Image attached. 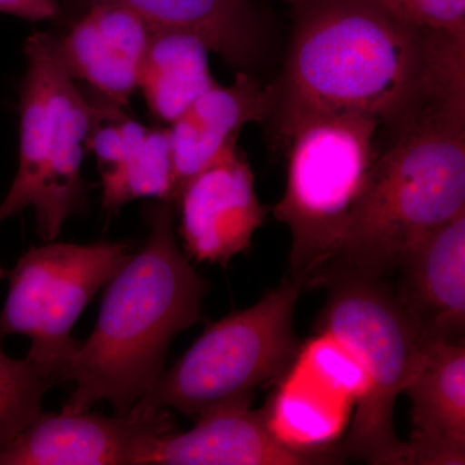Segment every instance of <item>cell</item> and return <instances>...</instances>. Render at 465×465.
I'll return each mask as SVG.
<instances>
[{
  "mask_svg": "<svg viewBox=\"0 0 465 465\" xmlns=\"http://www.w3.org/2000/svg\"><path fill=\"white\" fill-rule=\"evenodd\" d=\"M128 253V244L119 242L51 241L26 251L7 273L0 341L12 335L29 338L27 360L52 387L57 385L58 374L81 344L73 339V327Z\"/></svg>",
  "mask_w": 465,
  "mask_h": 465,
  "instance_id": "8",
  "label": "cell"
},
{
  "mask_svg": "<svg viewBox=\"0 0 465 465\" xmlns=\"http://www.w3.org/2000/svg\"><path fill=\"white\" fill-rule=\"evenodd\" d=\"M403 393L412 421L406 465L464 464V341H425Z\"/></svg>",
  "mask_w": 465,
  "mask_h": 465,
  "instance_id": "13",
  "label": "cell"
},
{
  "mask_svg": "<svg viewBox=\"0 0 465 465\" xmlns=\"http://www.w3.org/2000/svg\"><path fill=\"white\" fill-rule=\"evenodd\" d=\"M51 387L26 357L14 360L0 349V450L42 414Z\"/></svg>",
  "mask_w": 465,
  "mask_h": 465,
  "instance_id": "19",
  "label": "cell"
},
{
  "mask_svg": "<svg viewBox=\"0 0 465 465\" xmlns=\"http://www.w3.org/2000/svg\"><path fill=\"white\" fill-rule=\"evenodd\" d=\"M195 420L188 432L173 430L146 440L134 465H309L336 459L284 442L272 430L268 411L250 405L224 407Z\"/></svg>",
  "mask_w": 465,
  "mask_h": 465,
  "instance_id": "11",
  "label": "cell"
},
{
  "mask_svg": "<svg viewBox=\"0 0 465 465\" xmlns=\"http://www.w3.org/2000/svg\"><path fill=\"white\" fill-rule=\"evenodd\" d=\"M275 90L241 72L228 87L215 85L174 119L170 130L176 193L210 166L228 146L237 143L242 128L273 113Z\"/></svg>",
  "mask_w": 465,
  "mask_h": 465,
  "instance_id": "15",
  "label": "cell"
},
{
  "mask_svg": "<svg viewBox=\"0 0 465 465\" xmlns=\"http://www.w3.org/2000/svg\"><path fill=\"white\" fill-rule=\"evenodd\" d=\"M143 18L152 29L197 34L211 52L232 66L252 65L262 32L247 0H109Z\"/></svg>",
  "mask_w": 465,
  "mask_h": 465,
  "instance_id": "16",
  "label": "cell"
},
{
  "mask_svg": "<svg viewBox=\"0 0 465 465\" xmlns=\"http://www.w3.org/2000/svg\"><path fill=\"white\" fill-rule=\"evenodd\" d=\"M381 127L367 116L324 114L300 122L281 139L289 166L273 213L291 232L290 280L300 286H316L338 256Z\"/></svg>",
  "mask_w": 465,
  "mask_h": 465,
  "instance_id": "4",
  "label": "cell"
},
{
  "mask_svg": "<svg viewBox=\"0 0 465 465\" xmlns=\"http://www.w3.org/2000/svg\"><path fill=\"white\" fill-rule=\"evenodd\" d=\"M174 201L186 255L198 262L228 264L249 249L266 216L255 176L237 143L183 183Z\"/></svg>",
  "mask_w": 465,
  "mask_h": 465,
  "instance_id": "9",
  "label": "cell"
},
{
  "mask_svg": "<svg viewBox=\"0 0 465 465\" xmlns=\"http://www.w3.org/2000/svg\"><path fill=\"white\" fill-rule=\"evenodd\" d=\"M170 430L168 410L42 412L0 450V465H134L146 440Z\"/></svg>",
  "mask_w": 465,
  "mask_h": 465,
  "instance_id": "10",
  "label": "cell"
},
{
  "mask_svg": "<svg viewBox=\"0 0 465 465\" xmlns=\"http://www.w3.org/2000/svg\"><path fill=\"white\" fill-rule=\"evenodd\" d=\"M401 307L425 341H464L465 213L421 241L401 260Z\"/></svg>",
  "mask_w": 465,
  "mask_h": 465,
  "instance_id": "12",
  "label": "cell"
},
{
  "mask_svg": "<svg viewBox=\"0 0 465 465\" xmlns=\"http://www.w3.org/2000/svg\"><path fill=\"white\" fill-rule=\"evenodd\" d=\"M210 52L197 34L152 29L137 88L159 121L173 124L201 94L217 85L210 69Z\"/></svg>",
  "mask_w": 465,
  "mask_h": 465,
  "instance_id": "17",
  "label": "cell"
},
{
  "mask_svg": "<svg viewBox=\"0 0 465 465\" xmlns=\"http://www.w3.org/2000/svg\"><path fill=\"white\" fill-rule=\"evenodd\" d=\"M324 284L330 293L318 331L341 345L362 379L356 416L339 452L369 464H406V443L394 430V407L424 341L384 281L339 274Z\"/></svg>",
  "mask_w": 465,
  "mask_h": 465,
  "instance_id": "5",
  "label": "cell"
},
{
  "mask_svg": "<svg viewBox=\"0 0 465 465\" xmlns=\"http://www.w3.org/2000/svg\"><path fill=\"white\" fill-rule=\"evenodd\" d=\"M161 202L150 208L145 244L104 287L94 331L58 374L57 384H75L63 411L106 401L130 414L163 374L173 339L202 320L207 281L179 249L171 202Z\"/></svg>",
  "mask_w": 465,
  "mask_h": 465,
  "instance_id": "3",
  "label": "cell"
},
{
  "mask_svg": "<svg viewBox=\"0 0 465 465\" xmlns=\"http://www.w3.org/2000/svg\"><path fill=\"white\" fill-rule=\"evenodd\" d=\"M293 7L289 57L274 88L280 140L324 114L362 115L388 127L465 64V36L412 25L376 0H307Z\"/></svg>",
  "mask_w": 465,
  "mask_h": 465,
  "instance_id": "1",
  "label": "cell"
},
{
  "mask_svg": "<svg viewBox=\"0 0 465 465\" xmlns=\"http://www.w3.org/2000/svg\"><path fill=\"white\" fill-rule=\"evenodd\" d=\"M302 289L289 278L256 304L210 324L134 409L176 410L197 419L249 406L253 391L295 361L293 317Z\"/></svg>",
  "mask_w": 465,
  "mask_h": 465,
  "instance_id": "7",
  "label": "cell"
},
{
  "mask_svg": "<svg viewBox=\"0 0 465 465\" xmlns=\"http://www.w3.org/2000/svg\"><path fill=\"white\" fill-rule=\"evenodd\" d=\"M3 222H5V219H3L2 216H0V224H2ZM5 277H7V272H5V269H3L2 266H0V280H2V278Z\"/></svg>",
  "mask_w": 465,
  "mask_h": 465,
  "instance_id": "22",
  "label": "cell"
},
{
  "mask_svg": "<svg viewBox=\"0 0 465 465\" xmlns=\"http://www.w3.org/2000/svg\"><path fill=\"white\" fill-rule=\"evenodd\" d=\"M0 14L29 21L51 20L58 15L57 0H0Z\"/></svg>",
  "mask_w": 465,
  "mask_h": 465,
  "instance_id": "21",
  "label": "cell"
},
{
  "mask_svg": "<svg viewBox=\"0 0 465 465\" xmlns=\"http://www.w3.org/2000/svg\"><path fill=\"white\" fill-rule=\"evenodd\" d=\"M25 54L18 168L0 203V216L7 220L33 207L39 238L51 242L87 204L81 170L94 105L61 63L50 35L33 34Z\"/></svg>",
  "mask_w": 465,
  "mask_h": 465,
  "instance_id": "6",
  "label": "cell"
},
{
  "mask_svg": "<svg viewBox=\"0 0 465 465\" xmlns=\"http://www.w3.org/2000/svg\"><path fill=\"white\" fill-rule=\"evenodd\" d=\"M284 2L290 3V5H300V3L307 2V0H284Z\"/></svg>",
  "mask_w": 465,
  "mask_h": 465,
  "instance_id": "23",
  "label": "cell"
},
{
  "mask_svg": "<svg viewBox=\"0 0 465 465\" xmlns=\"http://www.w3.org/2000/svg\"><path fill=\"white\" fill-rule=\"evenodd\" d=\"M378 154L332 264L382 280L421 241L465 213V73L440 79L399 121Z\"/></svg>",
  "mask_w": 465,
  "mask_h": 465,
  "instance_id": "2",
  "label": "cell"
},
{
  "mask_svg": "<svg viewBox=\"0 0 465 465\" xmlns=\"http://www.w3.org/2000/svg\"><path fill=\"white\" fill-rule=\"evenodd\" d=\"M401 20L424 29L465 36V0H376Z\"/></svg>",
  "mask_w": 465,
  "mask_h": 465,
  "instance_id": "20",
  "label": "cell"
},
{
  "mask_svg": "<svg viewBox=\"0 0 465 465\" xmlns=\"http://www.w3.org/2000/svg\"><path fill=\"white\" fill-rule=\"evenodd\" d=\"M152 29L130 9L94 0L90 11L63 38L54 39L61 63L74 79L125 106L139 87V74Z\"/></svg>",
  "mask_w": 465,
  "mask_h": 465,
  "instance_id": "14",
  "label": "cell"
},
{
  "mask_svg": "<svg viewBox=\"0 0 465 465\" xmlns=\"http://www.w3.org/2000/svg\"><path fill=\"white\" fill-rule=\"evenodd\" d=\"M176 173L168 128L146 127L125 155L113 200V213L139 198L174 201Z\"/></svg>",
  "mask_w": 465,
  "mask_h": 465,
  "instance_id": "18",
  "label": "cell"
}]
</instances>
